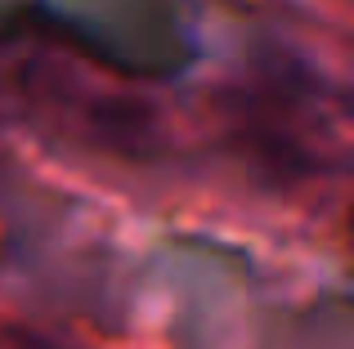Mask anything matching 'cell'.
<instances>
[{"mask_svg": "<svg viewBox=\"0 0 354 349\" xmlns=\"http://www.w3.org/2000/svg\"><path fill=\"white\" fill-rule=\"evenodd\" d=\"M59 27L77 32L95 54L135 68H166L180 50L175 0H41Z\"/></svg>", "mask_w": 354, "mask_h": 349, "instance_id": "1", "label": "cell"}]
</instances>
